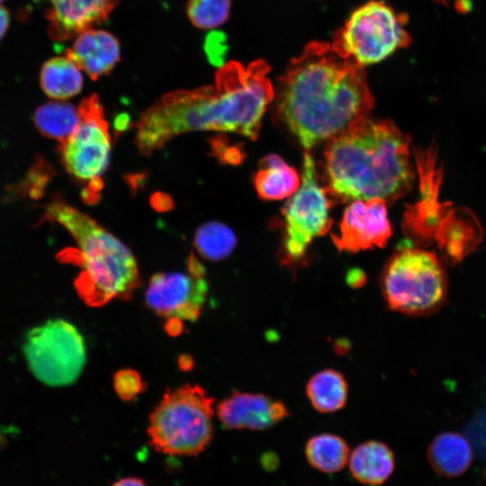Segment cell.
<instances>
[{
    "label": "cell",
    "mask_w": 486,
    "mask_h": 486,
    "mask_svg": "<svg viewBox=\"0 0 486 486\" xmlns=\"http://www.w3.org/2000/svg\"><path fill=\"white\" fill-rule=\"evenodd\" d=\"M79 122L73 133L61 142L62 162L75 178L89 182L97 190L100 176L106 169L111 152V138L103 106L96 94L84 99L78 106Z\"/></svg>",
    "instance_id": "10"
},
{
    "label": "cell",
    "mask_w": 486,
    "mask_h": 486,
    "mask_svg": "<svg viewBox=\"0 0 486 486\" xmlns=\"http://www.w3.org/2000/svg\"><path fill=\"white\" fill-rule=\"evenodd\" d=\"M3 1H4V0H0V3L3 2Z\"/></svg>",
    "instance_id": "30"
},
{
    "label": "cell",
    "mask_w": 486,
    "mask_h": 486,
    "mask_svg": "<svg viewBox=\"0 0 486 486\" xmlns=\"http://www.w3.org/2000/svg\"><path fill=\"white\" fill-rule=\"evenodd\" d=\"M217 416L229 429L263 430L286 418L288 410L265 394L235 392L218 404Z\"/></svg>",
    "instance_id": "14"
},
{
    "label": "cell",
    "mask_w": 486,
    "mask_h": 486,
    "mask_svg": "<svg viewBox=\"0 0 486 486\" xmlns=\"http://www.w3.org/2000/svg\"><path fill=\"white\" fill-rule=\"evenodd\" d=\"M254 182L257 194L267 201L292 196L301 185L296 170L274 154L261 160Z\"/></svg>",
    "instance_id": "18"
},
{
    "label": "cell",
    "mask_w": 486,
    "mask_h": 486,
    "mask_svg": "<svg viewBox=\"0 0 486 486\" xmlns=\"http://www.w3.org/2000/svg\"><path fill=\"white\" fill-rule=\"evenodd\" d=\"M40 84L49 97L67 100L81 91L83 76L78 66L68 57H54L41 67Z\"/></svg>",
    "instance_id": "19"
},
{
    "label": "cell",
    "mask_w": 486,
    "mask_h": 486,
    "mask_svg": "<svg viewBox=\"0 0 486 486\" xmlns=\"http://www.w3.org/2000/svg\"><path fill=\"white\" fill-rule=\"evenodd\" d=\"M348 466L356 481L365 485L377 486L386 482L393 472L394 454L386 444L368 440L350 453Z\"/></svg>",
    "instance_id": "16"
},
{
    "label": "cell",
    "mask_w": 486,
    "mask_h": 486,
    "mask_svg": "<svg viewBox=\"0 0 486 486\" xmlns=\"http://www.w3.org/2000/svg\"><path fill=\"white\" fill-rule=\"evenodd\" d=\"M10 23V13L4 6L0 5V40L7 31Z\"/></svg>",
    "instance_id": "27"
},
{
    "label": "cell",
    "mask_w": 486,
    "mask_h": 486,
    "mask_svg": "<svg viewBox=\"0 0 486 486\" xmlns=\"http://www.w3.org/2000/svg\"><path fill=\"white\" fill-rule=\"evenodd\" d=\"M306 393L316 410L334 412L343 408L346 401L347 383L339 372L325 369L309 380Z\"/></svg>",
    "instance_id": "20"
},
{
    "label": "cell",
    "mask_w": 486,
    "mask_h": 486,
    "mask_svg": "<svg viewBox=\"0 0 486 486\" xmlns=\"http://www.w3.org/2000/svg\"><path fill=\"white\" fill-rule=\"evenodd\" d=\"M23 353L34 376L55 387L73 383L86 360L84 338L73 324L60 319L31 329Z\"/></svg>",
    "instance_id": "8"
},
{
    "label": "cell",
    "mask_w": 486,
    "mask_h": 486,
    "mask_svg": "<svg viewBox=\"0 0 486 486\" xmlns=\"http://www.w3.org/2000/svg\"><path fill=\"white\" fill-rule=\"evenodd\" d=\"M112 486H147V484L138 477H124L116 481Z\"/></svg>",
    "instance_id": "28"
},
{
    "label": "cell",
    "mask_w": 486,
    "mask_h": 486,
    "mask_svg": "<svg viewBox=\"0 0 486 486\" xmlns=\"http://www.w3.org/2000/svg\"><path fill=\"white\" fill-rule=\"evenodd\" d=\"M204 50L212 64L224 65L227 53L226 38L220 32H212L204 42Z\"/></svg>",
    "instance_id": "26"
},
{
    "label": "cell",
    "mask_w": 486,
    "mask_h": 486,
    "mask_svg": "<svg viewBox=\"0 0 486 486\" xmlns=\"http://www.w3.org/2000/svg\"><path fill=\"white\" fill-rule=\"evenodd\" d=\"M37 129L46 137L63 142L79 122L78 108L61 101H51L40 105L34 113Z\"/></svg>",
    "instance_id": "22"
},
{
    "label": "cell",
    "mask_w": 486,
    "mask_h": 486,
    "mask_svg": "<svg viewBox=\"0 0 486 486\" xmlns=\"http://www.w3.org/2000/svg\"><path fill=\"white\" fill-rule=\"evenodd\" d=\"M428 458L435 471L442 476L463 474L472 461L470 443L462 435L444 432L437 435L428 449Z\"/></svg>",
    "instance_id": "17"
},
{
    "label": "cell",
    "mask_w": 486,
    "mask_h": 486,
    "mask_svg": "<svg viewBox=\"0 0 486 486\" xmlns=\"http://www.w3.org/2000/svg\"><path fill=\"white\" fill-rule=\"evenodd\" d=\"M194 246L203 258L218 261L232 252L236 246V237L228 226L220 222H208L197 230Z\"/></svg>",
    "instance_id": "23"
},
{
    "label": "cell",
    "mask_w": 486,
    "mask_h": 486,
    "mask_svg": "<svg viewBox=\"0 0 486 486\" xmlns=\"http://www.w3.org/2000/svg\"><path fill=\"white\" fill-rule=\"evenodd\" d=\"M47 215L62 225L77 248L64 252L62 260L81 268L75 286L83 302L101 307L113 299L128 301L140 285L138 265L130 250L87 214L55 200Z\"/></svg>",
    "instance_id": "4"
},
{
    "label": "cell",
    "mask_w": 486,
    "mask_h": 486,
    "mask_svg": "<svg viewBox=\"0 0 486 486\" xmlns=\"http://www.w3.org/2000/svg\"><path fill=\"white\" fill-rule=\"evenodd\" d=\"M435 1L440 2V3H442V4H446V0H435Z\"/></svg>",
    "instance_id": "29"
},
{
    "label": "cell",
    "mask_w": 486,
    "mask_h": 486,
    "mask_svg": "<svg viewBox=\"0 0 486 486\" xmlns=\"http://www.w3.org/2000/svg\"><path fill=\"white\" fill-rule=\"evenodd\" d=\"M324 174L331 198L394 202L414 179L410 138L391 121L363 117L328 140Z\"/></svg>",
    "instance_id": "3"
},
{
    "label": "cell",
    "mask_w": 486,
    "mask_h": 486,
    "mask_svg": "<svg viewBox=\"0 0 486 486\" xmlns=\"http://www.w3.org/2000/svg\"><path fill=\"white\" fill-rule=\"evenodd\" d=\"M363 68L330 44L309 43L279 79L276 114L306 149L329 140L374 106Z\"/></svg>",
    "instance_id": "2"
},
{
    "label": "cell",
    "mask_w": 486,
    "mask_h": 486,
    "mask_svg": "<svg viewBox=\"0 0 486 486\" xmlns=\"http://www.w3.org/2000/svg\"><path fill=\"white\" fill-rule=\"evenodd\" d=\"M66 56L89 77L96 80L111 72L119 62L121 46L111 32L93 28L76 36L72 46L66 50Z\"/></svg>",
    "instance_id": "15"
},
{
    "label": "cell",
    "mask_w": 486,
    "mask_h": 486,
    "mask_svg": "<svg viewBox=\"0 0 486 486\" xmlns=\"http://www.w3.org/2000/svg\"><path fill=\"white\" fill-rule=\"evenodd\" d=\"M380 286L391 310L411 316L436 312L447 295L442 263L433 253L417 248H402L392 256Z\"/></svg>",
    "instance_id": "6"
},
{
    "label": "cell",
    "mask_w": 486,
    "mask_h": 486,
    "mask_svg": "<svg viewBox=\"0 0 486 486\" xmlns=\"http://www.w3.org/2000/svg\"><path fill=\"white\" fill-rule=\"evenodd\" d=\"M189 270V274H156L148 284L145 292L148 307L170 322L195 321L205 302L208 284L203 277L204 269L192 257Z\"/></svg>",
    "instance_id": "11"
},
{
    "label": "cell",
    "mask_w": 486,
    "mask_h": 486,
    "mask_svg": "<svg viewBox=\"0 0 486 486\" xmlns=\"http://www.w3.org/2000/svg\"><path fill=\"white\" fill-rule=\"evenodd\" d=\"M48 33L65 41L105 22L120 0H45Z\"/></svg>",
    "instance_id": "13"
},
{
    "label": "cell",
    "mask_w": 486,
    "mask_h": 486,
    "mask_svg": "<svg viewBox=\"0 0 486 486\" xmlns=\"http://www.w3.org/2000/svg\"><path fill=\"white\" fill-rule=\"evenodd\" d=\"M230 11V0H188L186 14L199 29H215L223 24Z\"/></svg>",
    "instance_id": "24"
},
{
    "label": "cell",
    "mask_w": 486,
    "mask_h": 486,
    "mask_svg": "<svg viewBox=\"0 0 486 486\" xmlns=\"http://www.w3.org/2000/svg\"><path fill=\"white\" fill-rule=\"evenodd\" d=\"M326 188L320 185L314 159L306 152L301 185L285 204L283 262L295 263L307 251L310 242L324 236L330 229L332 220L329 209L332 201Z\"/></svg>",
    "instance_id": "9"
},
{
    "label": "cell",
    "mask_w": 486,
    "mask_h": 486,
    "mask_svg": "<svg viewBox=\"0 0 486 486\" xmlns=\"http://www.w3.org/2000/svg\"><path fill=\"white\" fill-rule=\"evenodd\" d=\"M305 455L311 467L325 473H333L346 466L350 451L342 437L323 433L308 440Z\"/></svg>",
    "instance_id": "21"
},
{
    "label": "cell",
    "mask_w": 486,
    "mask_h": 486,
    "mask_svg": "<svg viewBox=\"0 0 486 486\" xmlns=\"http://www.w3.org/2000/svg\"><path fill=\"white\" fill-rule=\"evenodd\" d=\"M392 235L386 202L379 198L353 201L345 210L339 233L332 235L338 250L357 252L382 248Z\"/></svg>",
    "instance_id": "12"
},
{
    "label": "cell",
    "mask_w": 486,
    "mask_h": 486,
    "mask_svg": "<svg viewBox=\"0 0 486 486\" xmlns=\"http://www.w3.org/2000/svg\"><path fill=\"white\" fill-rule=\"evenodd\" d=\"M214 400L198 384L169 389L148 418L150 445L168 455L202 453L213 435Z\"/></svg>",
    "instance_id": "5"
},
{
    "label": "cell",
    "mask_w": 486,
    "mask_h": 486,
    "mask_svg": "<svg viewBox=\"0 0 486 486\" xmlns=\"http://www.w3.org/2000/svg\"><path fill=\"white\" fill-rule=\"evenodd\" d=\"M407 17L382 1L356 8L334 35L330 44L341 57L364 68L376 64L407 47L411 38L404 29Z\"/></svg>",
    "instance_id": "7"
},
{
    "label": "cell",
    "mask_w": 486,
    "mask_h": 486,
    "mask_svg": "<svg viewBox=\"0 0 486 486\" xmlns=\"http://www.w3.org/2000/svg\"><path fill=\"white\" fill-rule=\"evenodd\" d=\"M113 386L121 399L130 400L140 392L142 382L137 372L131 369H123L114 374Z\"/></svg>",
    "instance_id": "25"
},
{
    "label": "cell",
    "mask_w": 486,
    "mask_h": 486,
    "mask_svg": "<svg viewBox=\"0 0 486 486\" xmlns=\"http://www.w3.org/2000/svg\"><path fill=\"white\" fill-rule=\"evenodd\" d=\"M269 66L225 63L212 86L163 95L137 124V145L144 155L160 149L172 138L189 131L218 130L256 140L262 117L274 97Z\"/></svg>",
    "instance_id": "1"
}]
</instances>
